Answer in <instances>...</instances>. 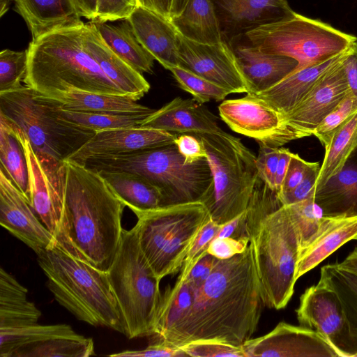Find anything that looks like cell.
Wrapping results in <instances>:
<instances>
[{
	"instance_id": "6da1fadb",
	"label": "cell",
	"mask_w": 357,
	"mask_h": 357,
	"mask_svg": "<svg viewBox=\"0 0 357 357\" xmlns=\"http://www.w3.org/2000/svg\"><path fill=\"white\" fill-rule=\"evenodd\" d=\"M262 305L249 243L241 253L216 259L208 278L192 291L186 316L163 342L181 347L190 342L210 340L241 347L256 331Z\"/></svg>"
},
{
	"instance_id": "7a4b0ae2",
	"label": "cell",
	"mask_w": 357,
	"mask_h": 357,
	"mask_svg": "<svg viewBox=\"0 0 357 357\" xmlns=\"http://www.w3.org/2000/svg\"><path fill=\"white\" fill-rule=\"evenodd\" d=\"M64 164V206L54 243L107 273L121 242L126 205L98 172L73 160Z\"/></svg>"
},
{
	"instance_id": "3957f363",
	"label": "cell",
	"mask_w": 357,
	"mask_h": 357,
	"mask_svg": "<svg viewBox=\"0 0 357 357\" xmlns=\"http://www.w3.org/2000/svg\"><path fill=\"white\" fill-rule=\"evenodd\" d=\"M245 230L264 305L284 308L297 280L299 238L287 205L259 177L246 210Z\"/></svg>"
},
{
	"instance_id": "277c9868",
	"label": "cell",
	"mask_w": 357,
	"mask_h": 357,
	"mask_svg": "<svg viewBox=\"0 0 357 357\" xmlns=\"http://www.w3.org/2000/svg\"><path fill=\"white\" fill-rule=\"evenodd\" d=\"M84 25L56 30L30 43L26 86L46 98L70 89L126 95L86 50Z\"/></svg>"
},
{
	"instance_id": "5b68a950",
	"label": "cell",
	"mask_w": 357,
	"mask_h": 357,
	"mask_svg": "<svg viewBox=\"0 0 357 357\" xmlns=\"http://www.w3.org/2000/svg\"><path fill=\"white\" fill-rule=\"evenodd\" d=\"M37 256L47 286L60 305L80 321L125 334L107 273L70 256L54 243Z\"/></svg>"
},
{
	"instance_id": "8992f818",
	"label": "cell",
	"mask_w": 357,
	"mask_h": 357,
	"mask_svg": "<svg viewBox=\"0 0 357 357\" xmlns=\"http://www.w3.org/2000/svg\"><path fill=\"white\" fill-rule=\"evenodd\" d=\"M84 165L98 172L135 173L155 185L162 195V207L204 203L213 191L207 158L186 163L175 144L132 153L89 158Z\"/></svg>"
},
{
	"instance_id": "52a82bcc",
	"label": "cell",
	"mask_w": 357,
	"mask_h": 357,
	"mask_svg": "<svg viewBox=\"0 0 357 357\" xmlns=\"http://www.w3.org/2000/svg\"><path fill=\"white\" fill-rule=\"evenodd\" d=\"M130 339L153 335L162 294L160 282L139 244L135 226L123 229L120 247L107 271Z\"/></svg>"
},
{
	"instance_id": "ba28073f",
	"label": "cell",
	"mask_w": 357,
	"mask_h": 357,
	"mask_svg": "<svg viewBox=\"0 0 357 357\" xmlns=\"http://www.w3.org/2000/svg\"><path fill=\"white\" fill-rule=\"evenodd\" d=\"M202 140L213 178V191L204 203L220 225L245 212L257 180V156L241 139L225 131L194 133Z\"/></svg>"
},
{
	"instance_id": "9c48e42d",
	"label": "cell",
	"mask_w": 357,
	"mask_h": 357,
	"mask_svg": "<svg viewBox=\"0 0 357 357\" xmlns=\"http://www.w3.org/2000/svg\"><path fill=\"white\" fill-rule=\"evenodd\" d=\"M136 216L139 246L159 280L181 270L211 218L208 208L199 202L160 207Z\"/></svg>"
},
{
	"instance_id": "30bf717a",
	"label": "cell",
	"mask_w": 357,
	"mask_h": 357,
	"mask_svg": "<svg viewBox=\"0 0 357 357\" xmlns=\"http://www.w3.org/2000/svg\"><path fill=\"white\" fill-rule=\"evenodd\" d=\"M0 114L23 131L36 153L61 161L95 134L59 118L49 100L26 85L0 93Z\"/></svg>"
},
{
	"instance_id": "8fae6325",
	"label": "cell",
	"mask_w": 357,
	"mask_h": 357,
	"mask_svg": "<svg viewBox=\"0 0 357 357\" xmlns=\"http://www.w3.org/2000/svg\"><path fill=\"white\" fill-rule=\"evenodd\" d=\"M243 36L262 52L295 59L298 62L296 70L336 56L357 41L354 35L296 13L290 17L259 26Z\"/></svg>"
},
{
	"instance_id": "7c38bea8",
	"label": "cell",
	"mask_w": 357,
	"mask_h": 357,
	"mask_svg": "<svg viewBox=\"0 0 357 357\" xmlns=\"http://www.w3.org/2000/svg\"><path fill=\"white\" fill-rule=\"evenodd\" d=\"M22 144L27 162L31 206L41 222L54 235L64 206V161L36 153L23 131L0 114Z\"/></svg>"
},
{
	"instance_id": "4fadbf2b",
	"label": "cell",
	"mask_w": 357,
	"mask_h": 357,
	"mask_svg": "<svg viewBox=\"0 0 357 357\" xmlns=\"http://www.w3.org/2000/svg\"><path fill=\"white\" fill-rule=\"evenodd\" d=\"M222 120L234 132L271 147L294 140L284 115L256 94L224 100L218 106Z\"/></svg>"
},
{
	"instance_id": "5bb4252c",
	"label": "cell",
	"mask_w": 357,
	"mask_h": 357,
	"mask_svg": "<svg viewBox=\"0 0 357 357\" xmlns=\"http://www.w3.org/2000/svg\"><path fill=\"white\" fill-rule=\"evenodd\" d=\"M245 357H346L317 331L280 322L268 333L242 344Z\"/></svg>"
},
{
	"instance_id": "9a60e30c",
	"label": "cell",
	"mask_w": 357,
	"mask_h": 357,
	"mask_svg": "<svg viewBox=\"0 0 357 357\" xmlns=\"http://www.w3.org/2000/svg\"><path fill=\"white\" fill-rule=\"evenodd\" d=\"M178 66L209 80L231 93H248L245 79L229 44H202L180 35Z\"/></svg>"
},
{
	"instance_id": "2e32d148",
	"label": "cell",
	"mask_w": 357,
	"mask_h": 357,
	"mask_svg": "<svg viewBox=\"0 0 357 357\" xmlns=\"http://www.w3.org/2000/svg\"><path fill=\"white\" fill-rule=\"evenodd\" d=\"M343 58L323 75L294 109L284 116L294 140L312 135L321 121L351 93L342 65Z\"/></svg>"
},
{
	"instance_id": "e0dca14e",
	"label": "cell",
	"mask_w": 357,
	"mask_h": 357,
	"mask_svg": "<svg viewBox=\"0 0 357 357\" xmlns=\"http://www.w3.org/2000/svg\"><path fill=\"white\" fill-rule=\"evenodd\" d=\"M32 206L0 168V224L36 254L54 243V238L39 221Z\"/></svg>"
},
{
	"instance_id": "ac0fdd59",
	"label": "cell",
	"mask_w": 357,
	"mask_h": 357,
	"mask_svg": "<svg viewBox=\"0 0 357 357\" xmlns=\"http://www.w3.org/2000/svg\"><path fill=\"white\" fill-rule=\"evenodd\" d=\"M176 133L141 126L96 132L68 159L81 165L89 158L115 155L175 144Z\"/></svg>"
},
{
	"instance_id": "d6986e66",
	"label": "cell",
	"mask_w": 357,
	"mask_h": 357,
	"mask_svg": "<svg viewBox=\"0 0 357 357\" xmlns=\"http://www.w3.org/2000/svg\"><path fill=\"white\" fill-rule=\"evenodd\" d=\"M223 40H231L262 25L293 16L287 0H211Z\"/></svg>"
},
{
	"instance_id": "ffe728a7",
	"label": "cell",
	"mask_w": 357,
	"mask_h": 357,
	"mask_svg": "<svg viewBox=\"0 0 357 357\" xmlns=\"http://www.w3.org/2000/svg\"><path fill=\"white\" fill-rule=\"evenodd\" d=\"M296 312L302 326L317 331L349 357L342 340L344 336H349L345 316L335 291L318 282L301 296Z\"/></svg>"
},
{
	"instance_id": "44dd1931",
	"label": "cell",
	"mask_w": 357,
	"mask_h": 357,
	"mask_svg": "<svg viewBox=\"0 0 357 357\" xmlns=\"http://www.w3.org/2000/svg\"><path fill=\"white\" fill-rule=\"evenodd\" d=\"M229 44L245 79L247 93L258 94L268 89L295 70L298 65L294 58L261 52L243 36L231 40Z\"/></svg>"
},
{
	"instance_id": "7402d4cb",
	"label": "cell",
	"mask_w": 357,
	"mask_h": 357,
	"mask_svg": "<svg viewBox=\"0 0 357 357\" xmlns=\"http://www.w3.org/2000/svg\"><path fill=\"white\" fill-rule=\"evenodd\" d=\"M141 45L165 68L178 66L180 34L163 16L138 6L128 18Z\"/></svg>"
},
{
	"instance_id": "603a6c76",
	"label": "cell",
	"mask_w": 357,
	"mask_h": 357,
	"mask_svg": "<svg viewBox=\"0 0 357 357\" xmlns=\"http://www.w3.org/2000/svg\"><path fill=\"white\" fill-rule=\"evenodd\" d=\"M172 133H220L216 117L205 107L192 99L176 97L155 110L139 125Z\"/></svg>"
},
{
	"instance_id": "cb8c5ba5",
	"label": "cell",
	"mask_w": 357,
	"mask_h": 357,
	"mask_svg": "<svg viewBox=\"0 0 357 357\" xmlns=\"http://www.w3.org/2000/svg\"><path fill=\"white\" fill-rule=\"evenodd\" d=\"M357 236V215L322 216L320 227L299 250L296 279L314 268L326 258Z\"/></svg>"
},
{
	"instance_id": "d4e9b609",
	"label": "cell",
	"mask_w": 357,
	"mask_h": 357,
	"mask_svg": "<svg viewBox=\"0 0 357 357\" xmlns=\"http://www.w3.org/2000/svg\"><path fill=\"white\" fill-rule=\"evenodd\" d=\"M84 43L86 50L104 74L124 93L138 100L149 91L150 84L143 75L107 46L91 22L84 25Z\"/></svg>"
},
{
	"instance_id": "484cf974",
	"label": "cell",
	"mask_w": 357,
	"mask_h": 357,
	"mask_svg": "<svg viewBox=\"0 0 357 357\" xmlns=\"http://www.w3.org/2000/svg\"><path fill=\"white\" fill-rule=\"evenodd\" d=\"M346 50L313 65L295 70L275 85L256 95L284 116L294 109L323 75L343 58Z\"/></svg>"
},
{
	"instance_id": "4316f807",
	"label": "cell",
	"mask_w": 357,
	"mask_h": 357,
	"mask_svg": "<svg viewBox=\"0 0 357 357\" xmlns=\"http://www.w3.org/2000/svg\"><path fill=\"white\" fill-rule=\"evenodd\" d=\"M32 40L66 27L83 24L75 0H15Z\"/></svg>"
},
{
	"instance_id": "83f0119b",
	"label": "cell",
	"mask_w": 357,
	"mask_h": 357,
	"mask_svg": "<svg viewBox=\"0 0 357 357\" xmlns=\"http://www.w3.org/2000/svg\"><path fill=\"white\" fill-rule=\"evenodd\" d=\"M46 98L53 101L61 108L73 111L146 116L155 111L137 103L136 98L128 95L91 93L70 89L55 97Z\"/></svg>"
},
{
	"instance_id": "f1b7e54d",
	"label": "cell",
	"mask_w": 357,
	"mask_h": 357,
	"mask_svg": "<svg viewBox=\"0 0 357 357\" xmlns=\"http://www.w3.org/2000/svg\"><path fill=\"white\" fill-rule=\"evenodd\" d=\"M98 172L117 197L136 215L162 207L160 190L141 175L121 171Z\"/></svg>"
},
{
	"instance_id": "f546056e",
	"label": "cell",
	"mask_w": 357,
	"mask_h": 357,
	"mask_svg": "<svg viewBox=\"0 0 357 357\" xmlns=\"http://www.w3.org/2000/svg\"><path fill=\"white\" fill-rule=\"evenodd\" d=\"M314 202L324 216L357 215V165L346 164L315 191Z\"/></svg>"
},
{
	"instance_id": "4dcf8cb0",
	"label": "cell",
	"mask_w": 357,
	"mask_h": 357,
	"mask_svg": "<svg viewBox=\"0 0 357 357\" xmlns=\"http://www.w3.org/2000/svg\"><path fill=\"white\" fill-rule=\"evenodd\" d=\"M91 22L116 55L137 72L152 73L155 59L139 42L128 19L117 24Z\"/></svg>"
},
{
	"instance_id": "1f68e13d",
	"label": "cell",
	"mask_w": 357,
	"mask_h": 357,
	"mask_svg": "<svg viewBox=\"0 0 357 357\" xmlns=\"http://www.w3.org/2000/svg\"><path fill=\"white\" fill-rule=\"evenodd\" d=\"M170 21L178 33L190 40L202 44L224 40L211 0H188L182 13Z\"/></svg>"
},
{
	"instance_id": "d6a6232c",
	"label": "cell",
	"mask_w": 357,
	"mask_h": 357,
	"mask_svg": "<svg viewBox=\"0 0 357 357\" xmlns=\"http://www.w3.org/2000/svg\"><path fill=\"white\" fill-rule=\"evenodd\" d=\"M27 289L3 268L0 269V328L38 323L41 312L27 299Z\"/></svg>"
},
{
	"instance_id": "836d02e7",
	"label": "cell",
	"mask_w": 357,
	"mask_h": 357,
	"mask_svg": "<svg viewBox=\"0 0 357 357\" xmlns=\"http://www.w3.org/2000/svg\"><path fill=\"white\" fill-rule=\"evenodd\" d=\"M319 282L337 295L345 316L348 335L357 341V275L340 268L337 263L321 267ZM357 356V351L352 355Z\"/></svg>"
},
{
	"instance_id": "e575fe53",
	"label": "cell",
	"mask_w": 357,
	"mask_h": 357,
	"mask_svg": "<svg viewBox=\"0 0 357 357\" xmlns=\"http://www.w3.org/2000/svg\"><path fill=\"white\" fill-rule=\"evenodd\" d=\"M192 301V291L185 280L177 279L168 286L158 311L153 335L166 341L188 312Z\"/></svg>"
},
{
	"instance_id": "d590c367",
	"label": "cell",
	"mask_w": 357,
	"mask_h": 357,
	"mask_svg": "<svg viewBox=\"0 0 357 357\" xmlns=\"http://www.w3.org/2000/svg\"><path fill=\"white\" fill-rule=\"evenodd\" d=\"M357 148V114L332 137L325 149V155L315 184V191L340 172Z\"/></svg>"
},
{
	"instance_id": "8d00e7d4",
	"label": "cell",
	"mask_w": 357,
	"mask_h": 357,
	"mask_svg": "<svg viewBox=\"0 0 357 357\" xmlns=\"http://www.w3.org/2000/svg\"><path fill=\"white\" fill-rule=\"evenodd\" d=\"M1 167L31 206L27 162L24 148L0 117Z\"/></svg>"
},
{
	"instance_id": "74e56055",
	"label": "cell",
	"mask_w": 357,
	"mask_h": 357,
	"mask_svg": "<svg viewBox=\"0 0 357 357\" xmlns=\"http://www.w3.org/2000/svg\"><path fill=\"white\" fill-rule=\"evenodd\" d=\"M94 353L93 339L76 334L22 347L10 357H89Z\"/></svg>"
},
{
	"instance_id": "f35d334b",
	"label": "cell",
	"mask_w": 357,
	"mask_h": 357,
	"mask_svg": "<svg viewBox=\"0 0 357 357\" xmlns=\"http://www.w3.org/2000/svg\"><path fill=\"white\" fill-rule=\"evenodd\" d=\"M76 333L68 324L40 325L38 324L0 328V356L10 357L17 349L51 338L71 336Z\"/></svg>"
},
{
	"instance_id": "ab89813d",
	"label": "cell",
	"mask_w": 357,
	"mask_h": 357,
	"mask_svg": "<svg viewBox=\"0 0 357 357\" xmlns=\"http://www.w3.org/2000/svg\"><path fill=\"white\" fill-rule=\"evenodd\" d=\"M47 100L52 104L59 118L95 133L105 130L139 126L142 122L149 116L73 111L61 108L53 101Z\"/></svg>"
},
{
	"instance_id": "60d3db41",
	"label": "cell",
	"mask_w": 357,
	"mask_h": 357,
	"mask_svg": "<svg viewBox=\"0 0 357 357\" xmlns=\"http://www.w3.org/2000/svg\"><path fill=\"white\" fill-rule=\"evenodd\" d=\"M314 193L301 202L287 205L298 233L300 249L317 231L323 216L321 208L314 202Z\"/></svg>"
},
{
	"instance_id": "b9f144b4",
	"label": "cell",
	"mask_w": 357,
	"mask_h": 357,
	"mask_svg": "<svg viewBox=\"0 0 357 357\" xmlns=\"http://www.w3.org/2000/svg\"><path fill=\"white\" fill-rule=\"evenodd\" d=\"M169 70L179 86L199 103L220 101L231 93L229 90L180 66L173 67Z\"/></svg>"
},
{
	"instance_id": "7bdbcfd3",
	"label": "cell",
	"mask_w": 357,
	"mask_h": 357,
	"mask_svg": "<svg viewBox=\"0 0 357 357\" xmlns=\"http://www.w3.org/2000/svg\"><path fill=\"white\" fill-rule=\"evenodd\" d=\"M28 64V50H3L0 53V93L22 86Z\"/></svg>"
},
{
	"instance_id": "ee69618b",
	"label": "cell",
	"mask_w": 357,
	"mask_h": 357,
	"mask_svg": "<svg viewBox=\"0 0 357 357\" xmlns=\"http://www.w3.org/2000/svg\"><path fill=\"white\" fill-rule=\"evenodd\" d=\"M357 114V97L350 93L319 124L313 132L326 149L335 132Z\"/></svg>"
},
{
	"instance_id": "f6af8a7d",
	"label": "cell",
	"mask_w": 357,
	"mask_h": 357,
	"mask_svg": "<svg viewBox=\"0 0 357 357\" xmlns=\"http://www.w3.org/2000/svg\"><path fill=\"white\" fill-rule=\"evenodd\" d=\"M221 227L222 225L217 224L211 218L204 225L185 257L177 279L186 278L194 266L207 253L211 241L216 238Z\"/></svg>"
},
{
	"instance_id": "bcb514c9",
	"label": "cell",
	"mask_w": 357,
	"mask_h": 357,
	"mask_svg": "<svg viewBox=\"0 0 357 357\" xmlns=\"http://www.w3.org/2000/svg\"><path fill=\"white\" fill-rule=\"evenodd\" d=\"M187 355L193 357H245L242 347L217 341L202 340L186 343L179 347Z\"/></svg>"
},
{
	"instance_id": "7dc6e473",
	"label": "cell",
	"mask_w": 357,
	"mask_h": 357,
	"mask_svg": "<svg viewBox=\"0 0 357 357\" xmlns=\"http://www.w3.org/2000/svg\"><path fill=\"white\" fill-rule=\"evenodd\" d=\"M138 0H97L93 21L113 22L128 19L138 6Z\"/></svg>"
},
{
	"instance_id": "c3c4849f",
	"label": "cell",
	"mask_w": 357,
	"mask_h": 357,
	"mask_svg": "<svg viewBox=\"0 0 357 357\" xmlns=\"http://www.w3.org/2000/svg\"><path fill=\"white\" fill-rule=\"evenodd\" d=\"M256 158L258 176L271 189L275 190V176L280 156V148L271 147L259 142Z\"/></svg>"
},
{
	"instance_id": "681fc988",
	"label": "cell",
	"mask_w": 357,
	"mask_h": 357,
	"mask_svg": "<svg viewBox=\"0 0 357 357\" xmlns=\"http://www.w3.org/2000/svg\"><path fill=\"white\" fill-rule=\"evenodd\" d=\"M319 162H314L303 181L292 190L278 197L284 205L301 202L315 192V184L320 170Z\"/></svg>"
},
{
	"instance_id": "f907efd6",
	"label": "cell",
	"mask_w": 357,
	"mask_h": 357,
	"mask_svg": "<svg viewBox=\"0 0 357 357\" xmlns=\"http://www.w3.org/2000/svg\"><path fill=\"white\" fill-rule=\"evenodd\" d=\"M112 357H181L187 356L179 347L166 343L162 340L150 344L141 350H126L109 354Z\"/></svg>"
},
{
	"instance_id": "816d5d0a",
	"label": "cell",
	"mask_w": 357,
	"mask_h": 357,
	"mask_svg": "<svg viewBox=\"0 0 357 357\" xmlns=\"http://www.w3.org/2000/svg\"><path fill=\"white\" fill-rule=\"evenodd\" d=\"M249 245V238H233L230 237L214 238L207 252L220 259L230 258L243 252Z\"/></svg>"
},
{
	"instance_id": "f5cc1de1",
	"label": "cell",
	"mask_w": 357,
	"mask_h": 357,
	"mask_svg": "<svg viewBox=\"0 0 357 357\" xmlns=\"http://www.w3.org/2000/svg\"><path fill=\"white\" fill-rule=\"evenodd\" d=\"M314 162H307L298 154H291L287 172L278 197L289 192L296 188L304 178Z\"/></svg>"
},
{
	"instance_id": "db71d44e",
	"label": "cell",
	"mask_w": 357,
	"mask_h": 357,
	"mask_svg": "<svg viewBox=\"0 0 357 357\" xmlns=\"http://www.w3.org/2000/svg\"><path fill=\"white\" fill-rule=\"evenodd\" d=\"M175 144L186 163L206 158V152L201 139L194 133L177 134Z\"/></svg>"
},
{
	"instance_id": "11a10c76",
	"label": "cell",
	"mask_w": 357,
	"mask_h": 357,
	"mask_svg": "<svg viewBox=\"0 0 357 357\" xmlns=\"http://www.w3.org/2000/svg\"><path fill=\"white\" fill-rule=\"evenodd\" d=\"M216 259L207 252L192 268L185 280L192 291L199 288L208 278L214 267Z\"/></svg>"
},
{
	"instance_id": "9f6ffc18",
	"label": "cell",
	"mask_w": 357,
	"mask_h": 357,
	"mask_svg": "<svg viewBox=\"0 0 357 357\" xmlns=\"http://www.w3.org/2000/svg\"><path fill=\"white\" fill-rule=\"evenodd\" d=\"M342 65L350 91L357 97V41L347 50Z\"/></svg>"
},
{
	"instance_id": "6f0895ef",
	"label": "cell",
	"mask_w": 357,
	"mask_h": 357,
	"mask_svg": "<svg viewBox=\"0 0 357 357\" xmlns=\"http://www.w3.org/2000/svg\"><path fill=\"white\" fill-rule=\"evenodd\" d=\"M245 223L246 211L232 220L222 225L216 238L230 237L238 239L248 237L245 230Z\"/></svg>"
},
{
	"instance_id": "680465c9",
	"label": "cell",
	"mask_w": 357,
	"mask_h": 357,
	"mask_svg": "<svg viewBox=\"0 0 357 357\" xmlns=\"http://www.w3.org/2000/svg\"><path fill=\"white\" fill-rule=\"evenodd\" d=\"M292 153L287 149L280 148L279 160L275 176V191L278 195L285 178Z\"/></svg>"
},
{
	"instance_id": "91938a15",
	"label": "cell",
	"mask_w": 357,
	"mask_h": 357,
	"mask_svg": "<svg viewBox=\"0 0 357 357\" xmlns=\"http://www.w3.org/2000/svg\"><path fill=\"white\" fill-rule=\"evenodd\" d=\"M173 0H138V5L170 20Z\"/></svg>"
},
{
	"instance_id": "94428289",
	"label": "cell",
	"mask_w": 357,
	"mask_h": 357,
	"mask_svg": "<svg viewBox=\"0 0 357 357\" xmlns=\"http://www.w3.org/2000/svg\"><path fill=\"white\" fill-rule=\"evenodd\" d=\"M82 17L93 21L96 17L97 0H75Z\"/></svg>"
},
{
	"instance_id": "6125c7cd",
	"label": "cell",
	"mask_w": 357,
	"mask_h": 357,
	"mask_svg": "<svg viewBox=\"0 0 357 357\" xmlns=\"http://www.w3.org/2000/svg\"><path fill=\"white\" fill-rule=\"evenodd\" d=\"M337 264L340 268L357 275V247H355L347 257Z\"/></svg>"
},
{
	"instance_id": "be15d7a7",
	"label": "cell",
	"mask_w": 357,
	"mask_h": 357,
	"mask_svg": "<svg viewBox=\"0 0 357 357\" xmlns=\"http://www.w3.org/2000/svg\"><path fill=\"white\" fill-rule=\"evenodd\" d=\"M188 1V0H173L170 13V20L182 13Z\"/></svg>"
},
{
	"instance_id": "e7e4bbea",
	"label": "cell",
	"mask_w": 357,
	"mask_h": 357,
	"mask_svg": "<svg viewBox=\"0 0 357 357\" xmlns=\"http://www.w3.org/2000/svg\"><path fill=\"white\" fill-rule=\"evenodd\" d=\"M15 0H0V16L2 17L9 9L10 4Z\"/></svg>"
},
{
	"instance_id": "03108f58",
	"label": "cell",
	"mask_w": 357,
	"mask_h": 357,
	"mask_svg": "<svg viewBox=\"0 0 357 357\" xmlns=\"http://www.w3.org/2000/svg\"><path fill=\"white\" fill-rule=\"evenodd\" d=\"M354 240H356L357 241V236L354 238Z\"/></svg>"
}]
</instances>
